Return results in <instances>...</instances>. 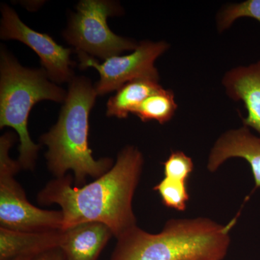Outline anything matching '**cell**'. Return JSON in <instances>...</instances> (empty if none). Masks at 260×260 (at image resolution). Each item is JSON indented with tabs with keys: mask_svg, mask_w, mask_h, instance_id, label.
<instances>
[{
	"mask_svg": "<svg viewBox=\"0 0 260 260\" xmlns=\"http://www.w3.org/2000/svg\"><path fill=\"white\" fill-rule=\"evenodd\" d=\"M169 49L166 42L143 41L129 55L112 56L102 64L85 53H77L81 69L90 67L99 71L100 79L94 87L98 95H104L132 80L144 78L160 80L155 62Z\"/></svg>",
	"mask_w": 260,
	"mask_h": 260,
	"instance_id": "cell-7",
	"label": "cell"
},
{
	"mask_svg": "<svg viewBox=\"0 0 260 260\" xmlns=\"http://www.w3.org/2000/svg\"><path fill=\"white\" fill-rule=\"evenodd\" d=\"M161 88L159 80L154 78H140L128 82L108 101L107 115L126 119L147 98Z\"/></svg>",
	"mask_w": 260,
	"mask_h": 260,
	"instance_id": "cell-13",
	"label": "cell"
},
{
	"mask_svg": "<svg viewBox=\"0 0 260 260\" xmlns=\"http://www.w3.org/2000/svg\"><path fill=\"white\" fill-rule=\"evenodd\" d=\"M232 158L244 159L249 164L255 189L260 188V140L246 126L228 130L219 137L210 150L207 169L215 172Z\"/></svg>",
	"mask_w": 260,
	"mask_h": 260,
	"instance_id": "cell-9",
	"label": "cell"
},
{
	"mask_svg": "<svg viewBox=\"0 0 260 260\" xmlns=\"http://www.w3.org/2000/svg\"><path fill=\"white\" fill-rule=\"evenodd\" d=\"M68 28L63 32L66 42L77 52L105 60L124 51H134L138 44L116 35L109 28L107 18L120 14L118 3L107 0H83L77 5Z\"/></svg>",
	"mask_w": 260,
	"mask_h": 260,
	"instance_id": "cell-6",
	"label": "cell"
},
{
	"mask_svg": "<svg viewBox=\"0 0 260 260\" xmlns=\"http://www.w3.org/2000/svg\"><path fill=\"white\" fill-rule=\"evenodd\" d=\"M16 136L11 132L0 138V225L20 232L62 231L61 210H47L32 205L15 175L21 169L18 160L10 156Z\"/></svg>",
	"mask_w": 260,
	"mask_h": 260,
	"instance_id": "cell-5",
	"label": "cell"
},
{
	"mask_svg": "<svg viewBox=\"0 0 260 260\" xmlns=\"http://www.w3.org/2000/svg\"><path fill=\"white\" fill-rule=\"evenodd\" d=\"M236 220L223 225L203 217L171 219L158 234L137 225L118 238L111 260H223Z\"/></svg>",
	"mask_w": 260,
	"mask_h": 260,
	"instance_id": "cell-2",
	"label": "cell"
},
{
	"mask_svg": "<svg viewBox=\"0 0 260 260\" xmlns=\"http://www.w3.org/2000/svg\"><path fill=\"white\" fill-rule=\"evenodd\" d=\"M144 157L128 145L118 153L107 173L82 187L73 185L70 174L49 181L37 195L42 205H59L64 216L62 231L89 222L107 225L118 238L137 226L133 198L143 174Z\"/></svg>",
	"mask_w": 260,
	"mask_h": 260,
	"instance_id": "cell-1",
	"label": "cell"
},
{
	"mask_svg": "<svg viewBox=\"0 0 260 260\" xmlns=\"http://www.w3.org/2000/svg\"><path fill=\"white\" fill-rule=\"evenodd\" d=\"M37 256H18L15 257L10 258V259L6 260H34Z\"/></svg>",
	"mask_w": 260,
	"mask_h": 260,
	"instance_id": "cell-19",
	"label": "cell"
},
{
	"mask_svg": "<svg viewBox=\"0 0 260 260\" xmlns=\"http://www.w3.org/2000/svg\"><path fill=\"white\" fill-rule=\"evenodd\" d=\"M164 177L186 182L194 169V162L182 151L172 152L164 162Z\"/></svg>",
	"mask_w": 260,
	"mask_h": 260,
	"instance_id": "cell-17",
	"label": "cell"
},
{
	"mask_svg": "<svg viewBox=\"0 0 260 260\" xmlns=\"http://www.w3.org/2000/svg\"><path fill=\"white\" fill-rule=\"evenodd\" d=\"M177 108L174 92L161 88L147 98L133 114L144 122L154 120L164 124L172 119Z\"/></svg>",
	"mask_w": 260,
	"mask_h": 260,
	"instance_id": "cell-14",
	"label": "cell"
},
{
	"mask_svg": "<svg viewBox=\"0 0 260 260\" xmlns=\"http://www.w3.org/2000/svg\"><path fill=\"white\" fill-rule=\"evenodd\" d=\"M97 95L88 78L75 77L69 83L57 122L40 138L48 148L45 156L49 172L61 178L73 171L76 186L85 184L88 177H100L114 166L112 158L94 159L89 148V115Z\"/></svg>",
	"mask_w": 260,
	"mask_h": 260,
	"instance_id": "cell-3",
	"label": "cell"
},
{
	"mask_svg": "<svg viewBox=\"0 0 260 260\" xmlns=\"http://www.w3.org/2000/svg\"><path fill=\"white\" fill-rule=\"evenodd\" d=\"M63 238V231L30 233L0 228V260L18 256H38L60 249Z\"/></svg>",
	"mask_w": 260,
	"mask_h": 260,
	"instance_id": "cell-12",
	"label": "cell"
},
{
	"mask_svg": "<svg viewBox=\"0 0 260 260\" xmlns=\"http://www.w3.org/2000/svg\"><path fill=\"white\" fill-rule=\"evenodd\" d=\"M241 18L255 19L260 23V0H246L240 3L228 5L217 17V29L222 32L232 27Z\"/></svg>",
	"mask_w": 260,
	"mask_h": 260,
	"instance_id": "cell-15",
	"label": "cell"
},
{
	"mask_svg": "<svg viewBox=\"0 0 260 260\" xmlns=\"http://www.w3.org/2000/svg\"><path fill=\"white\" fill-rule=\"evenodd\" d=\"M60 246L67 260H97L111 238L105 224L89 222L64 231Z\"/></svg>",
	"mask_w": 260,
	"mask_h": 260,
	"instance_id": "cell-11",
	"label": "cell"
},
{
	"mask_svg": "<svg viewBox=\"0 0 260 260\" xmlns=\"http://www.w3.org/2000/svg\"><path fill=\"white\" fill-rule=\"evenodd\" d=\"M0 37L23 42L40 57L43 70L53 83H70L75 78L70 59L72 49L59 45L47 34L29 28L19 18L15 11L6 5H2Z\"/></svg>",
	"mask_w": 260,
	"mask_h": 260,
	"instance_id": "cell-8",
	"label": "cell"
},
{
	"mask_svg": "<svg viewBox=\"0 0 260 260\" xmlns=\"http://www.w3.org/2000/svg\"><path fill=\"white\" fill-rule=\"evenodd\" d=\"M34 260H67L61 249H55L47 251L38 256Z\"/></svg>",
	"mask_w": 260,
	"mask_h": 260,
	"instance_id": "cell-18",
	"label": "cell"
},
{
	"mask_svg": "<svg viewBox=\"0 0 260 260\" xmlns=\"http://www.w3.org/2000/svg\"><path fill=\"white\" fill-rule=\"evenodd\" d=\"M68 92L48 78L43 69H29L2 47L0 51V128H13L20 140L18 161L22 169L32 171L41 145L30 139L29 114L44 100L64 103Z\"/></svg>",
	"mask_w": 260,
	"mask_h": 260,
	"instance_id": "cell-4",
	"label": "cell"
},
{
	"mask_svg": "<svg viewBox=\"0 0 260 260\" xmlns=\"http://www.w3.org/2000/svg\"><path fill=\"white\" fill-rule=\"evenodd\" d=\"M153 189L158 191L162 203L167 208L178 211L186 210L189 200L186 182L164 177Z\"/></svg>",
	"mask_w": 260,
	"mask_h": 260,
	"instance_id": "cell-16",
	"label": "cell"
},
{
	"mask_svg": "<svg viewBox=\"0 0 260 260\" xmlns=\"http://www.w3.org/2000/svg\"><path fill=\"white\" fill-rule=\"evenodd\" d=\"M222 85L228 96L244 104L246 116L242 118L243 126L254 130L260 140V59L232 68L223 75Z\"/></svg>",
	"mask_w": 260,
	"mask_h": 260,
	"instance_id": "cell-10",
	"label": "cell"
}]
</instances>
